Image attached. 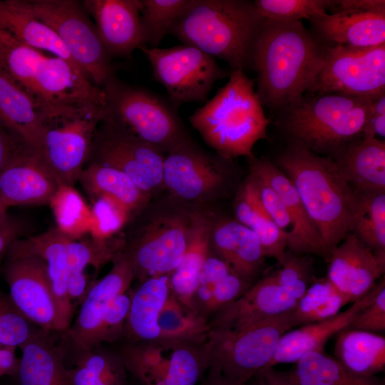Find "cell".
<instances>
[{"label":"cell","instance_id":"cell-31","mask_svg":"<svg viewBox=\"0 0 385 385\" xmlns=\"http://www.w3.org/2000/svg\"><path fill=\"white\" fill-rule=\"evenodd\" d=\"M0 27L22 43L49 52L78 68L57 34L34 14L29 1L0 0Z\"/></svg>","mask_w":385,"mask_h":385},{"label":"cell","instance_id":"cell-57","mask_svg":"<svg viewBox=\"0 0 385 385\" xmlns=\"http://www.w3.org/2000/svg\"><path fill=\"white\" fill-rule=\"evenodd\" d=\"M364 138L385 137V114L377 115L370 112L369 116L362 132Z\"/></svg>","mask_w":385,"mask_h":385},{"label":"cell","instance_id":"cell-22","mask_svg":"<svg viewBox=\"0 0 385 385\" xmlns=\"http://www.w3.org/2000/svg\"><path fill=\"white\" fill-rule=\"evenodd\" d=\"M98 36L109 56H128L144 46L138 0H86Z\"/></svg>","mask_w":385,"mask_h":385},{"label":"cell","instance_id":"cell-30","mask_svg":"<svg viewBox=\"0 0 385 385\" xmlns=\"http://www.w3.org/2000/svg\"><path fill=\"white\" fill-rule=\"evenodd\" d=\"M216 255H209L202 267L191 308L210 319L222 307L241 297L252 285Z\"/></svg>","mask_w":385,"mask_h":385},{"label":"cell","instance_id":"cell-34","mask_svg":"<svg viewBox=\"0 0 385 385\" xmlns=\"http://www.w3.org/2000/svg\"><path fill=\"white\" fill-rule=\"evenodd\" d=\"M334 357L346 369L363 376H375L385 367V338L351 328L339 332Z\"/></svg>","mask_w":385,"mask_h":385},{"label":"cell","instance_id":"cell-52","mask_svg":"<svg viewBox=\"0 0 385 385\" xmlns=\"http://www.w3.org/2000/svg\"><path fill=\"white\" fill-rule=\"evenodd\" d=\"M22 233V225L9 216L0 223V261L6 255L11 245L20 238Z\"/></svg>","mask_w":385,"mask_h":385},{"label":"cell","instance_id":"cell-9","mask_svg":"<svg viewBox=\"0 0 385 385\" xmlns=\"http://www.w3.org/2000/svg\"><path fill=\"white\" fill-rule=\"evenodd\" d=\"M293 309L240 330L210 329L205 342L209 367L246 384L270 366L280 338L293 327Z\"/></svg>","mask_w":385,"mask_h":385},{"label":"cell","instance_id":"cell-26","mask_svg":"<svg viewBox=\"0 0 385 385\" xmlns=\"http://www.w3.org/2000/svg\"><path fill=\"white\" fill-rule=\"evenodd\" d=\"M333 160L355 192H385L384 140L361 137Z\"/></svg>","mask_w":385,"mask_h":385},{"label":"cell","instance_id":"cell-14","mask_svg":"<svg viewBox=\"0 0 385 385\" xmlns=\"http://www.w3.org/2000/svg\"><path fill=\"white\" fill-rule=\"evenodd\" d=\"M190 225L180 216L162 217L150 222L124 249L134 279L140 283L149 277L170 274L185 252Z\"/></svg>","mask_w":385,"mask_h":385},{"label":"cell","instance_id":"cell-16","mask_svg":"<svg viewBox=\"0 0 385 385\" xmlns=\"http://www.w3.org/2000/svg\"><path fill=\"white\" fill-rule=\"evenodd\" d=\"M250 174L272 187L280 197L292 222L287 248L296 255L314 254L329 258L330 250L312 222L289 178L267 158H247Z\"/></svg>","mask_w":385,"mask_h":385},{"label":"cell","instance_id":"cell-44","mask_svg":"<svg viewBox=\"0 0 385 385\" xmlns=\"http://www.w3.org/2000/svg\"><path fill=\"white\" fill-rule=\"evenodd\" d=\"M253 3L265 19L302 21L327 14L329 0H255Z\"/></svg>","mask_w":385,"mask_h":385},{"label":"cell","instance_id":"cell-39","mask_svg":"<svg viewBox=\"0 0 385 385\" xmlns=\"http://www.w3.org/2000/svg\"><path fill=\"white\" fill-rule=\"evenodd\" d=\"M348 299L327 277L314 278L293 309V327L323 321L339 313Z\"/></svg>","mask_w":385,"mask_h":385},{"label":"cell","instance_id":"cell-51","mask_svg":"<svg viewBox=\"0 0 385 385\" xmlns=\"http://www.w3.org/2000/svg\"><path fill=\"white\" fill-rule=\"evenodd\" d=\"M331 14L344 11L385 13L384 0H329Z\"/></svg>","mask_w":385,"mask_h":385},{"label":"cell","instance_id":"cell-32","mask_svg":"<svg viewBox=\"0 0 385 385\" xmlns=\"http://www.w3.org/2000/svg\"><path fill=\"white\" fill-rule=\"evenodd\" d=\"M170 295L168 274L155 276L140 283L133 292L123 337L128 343L160 340L158 318Z\"/></svg>","mask_w":385,"mask_h":385},{"label":"cell","instance_id":"cell-49","mask_svg":"<svg viewBox=\"0 0 385 385\" xmlns=\"http://www.w3.org/2000/svg\"><path fill=\"white\" fill-rule=\"evenodd\" d=\"M255 183L262 205L274 222L289 237L292 231L291 219L277 192L258 177L250 175Z\"/></svg>","mask_w":385,"mask_h":385},{"label":"cell","instance_id":"cell-19","mask_svg":"<svg viewBox=\"0 0 385 385\" xmlns=\"http://www.w3.org/2000/svg\"><path fill=\"white\" fill-rule=\"evenodd\" d=\"M113 262L109 272L89 286L73 324L66 331L81 350L96 347V339L108 306L128 291L134 279L131 263L124 252Z\"/></svg>","mask_w":385,"mask_h":385},{"label":"cell","instance_id":"cell-1","mask_svg":"<svg viewBox=\"0 0 385 385\" xmlns=\"http://www.w3.org/2000/svg\"><path fill=\"white\" fill-rule=\"evenodd\" d=\"M326 51L302 21L265 19L250 63L262 106L277 112L307 93L323 67Z\"/></svg>","mask_w":385,"mask_h":385},{"label":"cell","instance_id":"cell-36","mask_svg":"<svg viewBox=\"0 0 385 385\" xmlns=\"http://www.w3.org/2000/svg\"><path fill=\"white\" fill-rule=\"evenodd\" d=\"M296 363L294 370L288 374L298 385H385L376 376L351 371L325 351H309Z\"/></svg>","mask_w":385,"mask_h":385},{"label":"cell","instance_id":"cell-55","mask_svg":"<svg viewBox=\"0 0 385 385\" xmlns=\"http://www.w3.org/2000/svg\"><path fill=\"white\" fill-rule=\"evenodd\" d=\"M88 279L84 271L72 273L67 280V294L71 303L83 302L88 289Z\"/></svg>","mask_w":385,"mask_h":385},{"label":"cell","instance_id":"cell-58","mask_svg":"<svg viewBox=\"0 0 385 385\" xmlns=\"http://www.w3.org/2000/svg\"><path fill=\"white\" fill-rule=\"evenodd\" d=\"M200 385H247L237 381L232 380L224 376L217 369L209 367L206 376L201 379Z\"/></svg>","mask_w":385,"mask_h":385},{"label":"cell","instance_id":"cell-3","mask_svg":"<svg viewBox=\"0 0 385 385\" xmlns=\"http://www.w3.org/2000/svg\"><path fill=\"white\" fill-rule=\"evenodd\" d=\"M265 20L251 1L192 0L168 34L244 71Z\"/></svg>","mask_w":385,"mask_h":385},{"label":"cell","instance_id":"cell-21","mask_svg":"<svg viewBox=\"0 0 385 385\" xmlns=\"http://www.w3.org/2000/svg\"><path fill=\"white\" fill-rule=\"evenodd\" d=\"M70 237L56 227L24 239L16 240L5 256L38 255L46 262L51 290L56 302L58 332L67 331L71 326L73 304L67 294L70 272L67 264V242Z\"/></svg>","mask_w":385,"mask_h":385},{"label":"cell","instance_id":"cell-28","mask_svg":"<svg viewBox=\"0 0 385 385\" xmlns=\"http://www.w3.org/2000/svg\"><path fill=\"white\" fill-rule=\"evenodd\" d=\"M210 239L216 255L234 273L252 283L265 258L254 232L237 220H225L212 230Z\"/></svg>","mask_w":385,"mask_h":385},{"label":"cell","instance_id":"cell-46","mask_svg":"<svg viewBox=\"0 0 385 385\" xmlns=\"http://www.w3.org/2000/svg\"><path fill=\"white\" fill-rule=\"evenodd\" d=\"M91 210L93 222L89 235L99 241L111 240L130 216L122 205L106 196L94 198Z\"/></svg>","mask_w":385,"mask_h":385},{"label":"cell","instance_id":"cell-8","mask_svg":"<svg viewBox=\"0 0 385 385\" xmlns=\"http://www.w3.org/2000/svg\"><path fill=\"white\" fill-rule=\"evenodd\" d=\"M102 88L106 98L103 120L123 127L161 152H170L188 140L177 108L169 101L115 76Z\"/></svg>","mask_w":385,"mask_h":385},{"label":"cell","instance_id":"cell-25","mask_svg":"<svg viewBox=\"0 0 385 385\" xmlns=\"http://www.w3.org/2000/svg\"><path fill=\"white\" fill-rule=\"evenodd\" d=\"M309 30L326 46L385 43V13L344 11L312 18Z\"/></svg>","mask_w":385,"mask_h":385},{"label":"cell","instance_id":"cell-10","mask_svg":"<svg viewBox=\"0 0 385 385\" xmlns=\"http://www.w3.org/2000/svg\"><path fill=\"white\" fill-rule=\"evenodd\" d=\"M29 1L36 16L57 34L76 65L94 85L102 88L115 76L111 57L83 1Z\"/></svg>","mask_w":385,"mask_h":385},{"label":"cell","instance_id":"cell-5","mask_svg":"<svg viewBox=\"0 0 385 385\" xmlns=\"http://www.w3.org/2000/svg\"><path fill=\"white\" fill-rule=\"evenodd\" d=\"M372 100L307 93L278 111L275 123L289 141L333 159L362 136Z\"/></svg>","mask_w":385,"mask_h":385},{"label":"cell","instance_id":"cell-59","mask_svg":"<svg viewBox=\"0 0 385 385\" xmlns=\"http://www.w3.org/2000/svg\"><path fill=\"white\" fill-rule=\"evenodd\" d=\"M8 206L0 198V223H1L8 216Z\"/></svg>","mask_w":385,"mask_h":385},{"label":"cell","instance_id":"cell-11","mask_svg":"<svg viewBox=\"0 0 385 385\" xmlns=\"http://www.w3.org/2000/svg\"><path fill=\"white\" fill-rule=\"evenodd\" d=\"M154 78L166 90L169 101L178 108L185 103H203L215 83L229 76L215 58L187 44L160 48L141 46Z\"/></svg>","mask_w":385,"mask_h":385},{"label":"cell","instance_id":"cell-4","mask_svg":"<svg viewBox=\"0 0 385 385\" xmlns=\"http://www.w3.org/2000/svg\"><path fill=\"white\" fill-rule=\"evenodd\" d=\"M203 140L227 160L252 155L260 140L267 139L271 120L242 70H231L227 83L189 117Z\"/></svg>","mask_w":385,"mask_h":385},{"label":"cell","instance_id":"cell-54","mask_svg":"<svg viewBox=\"0 0 385 385\" xmlns=\"http://www.w3.org/2000/svg\"><path fill=\"white\" fill-rule=\"evenodd\" d=\"M22 144L0 120V173Z\"/></svg>","mask_w":385,"mask_h":385},{"label":"cell","instance_id":"cell-20","mask_svg":"<svg viewBox=\"0 0 385 385\" xmlns=\"http://www.w3.org/2000/svg\"><path fill=\"white\" fill-rule=\"evenodd\" d=\"M58 186L38 155L24 144L0 173V198L8 207L49 204Z\"/></svg>","mask_w":385,"mask_h":385},{"label":"cell","instance_id":"cell-50","mask_svg":"<svg viewBox=\"0 0 385 385\" xmlns=\"http://www.w3.org/2000/svg\"><path fill=\"white\" fill-rule=\"evenodd\" d=\"M349 328L372 333L385 330V285L379 290L371 304L354 318Z\"/></svg>","mask_w":385,"mask_h":385},{"label":"cell","instance_id":"cell-47","mask_svg":"<svg viewBox=\"0 0 385 385\" xmlns=\"http://www.w3.org/2000/svg\"><path fill=\"white\" fill-rule=\"evenodd\" d=\"M31 323L0 289V345L21 346L36 329Z\"/></svg>","mask_w":385,"mask_h":385},{"label":"cell","instance_id":"cell-15","mask_svg":"<svg viewBox=\"0 0 385 385\" xmlns=\"http://www.w3.org/2000/svg\"><path fill=\"white\" fill-rule=\"evenodd\" d=\"M5 257L3 276L14 305L38 327L58 332L57 307L45 261L38 255Z\"/></svg>","mask_w":385,"mask_h":385},{"label":"cell","instance_id":"cell-37","mask_svg":"<svg viewBox=\"0 0 385 385\" xmlns=\"http://www.w3.org/2000/svg\"><path fill=\"white\" fill-rule=\"evenodd\" d=\"M83 351L76 366L66 370L70 385H128L120 354L99 346Z\"/></svg>","mask_w":385,"mask_h":385},{"label":"cell","instance_id":"cell-40","mask_svg":"<svg viewBox=\"0 0 385 385\" xmlns=\"http://www.w3.org/2000/svg\"><path fill=\"white\" fill-rule=\"evenodd\" d=\"M160 340L175 339L205 343L210 331L209 320L170 294L158 318Z\"/></svg>","mask_w":385,"mask_h":385},{"label":"cell","instance_id":"cell-6","mask_svg":"<svg viewBox=\"0 0 385 385\" xmlns=\"http://www.w3.org/2000/svg\"><path fill=\"white\" fill-rule=\"evenodd\" d=\"M0 66L41 108L92 101L98 88L76 67L31 48L0 27Z\"/></svg>","mask_w":385,"mask_h":385},{"label":"cell","instance_id":"cell-29","mask_svg":"<svg viewBox=\"0 0 385 385\" xmlns=\"http://www.w3.org/2000/svg\"><path fill=\"white\" fill-rule=\"evenodd\" d=\"M42 108L0 66V120L24 145L35 150L43 130Z\"/></svg>","mask_w":385,"mask_h":385},{"label":"cell","instance_id":"cell-2","mask_svg":"<svg viewBox=\"0 0 385 385\" xmlns=\"http://www.w3.org/2000/svg\"><path fill=\"white\" fill-rule=\"evenodd\" d=\"M289 178L324 243L331 250L351 232L356 194L334 160L289 141L274 163Z\"/></svg>","mask_w":385,"mask_h":385},{"label":"cell","instance_id":"cell-38","mask_svg":"<svg viewBox=\"0 0 385 385\" xmlns=\"http://www.w3.org/2000/svg\"><path fill=\"white\" fill-rule=\"evenodd\" d=\"M351 232L376 255L385 257V192H356Z\"/></svg>","mask_w":385,"mask_h":385},{"label":"cell","instance_id":"cell-43","mask_svg":"<svg viewBox=\"0 0 385 385\" xmlns=\"http://www.w3.org/2000/svg\"><path fill=\"white\" fill-rule=\"evenodd\" d=\"M192 0H138L144 46L157 48Z\"/></svg>","mask_w":385,"mask_h":385},{"label":"cell","instance_id":"cell-17","mask_svg":"<svg viewBox=\"0 0 385 385\" xmlns=\"http://www.w3.org/2000/svg\"><path fill=\"white\" fill-rule=\"evenodd\" d=\"M297 303V300L277 283L272 272L216 312L209 319V324L215 330H240L291 311Z\"/></svg>","mask_w":385,"mask_h":385},{"label":"cell","instance_id":"cell-7","mask_svg":"<svg viewBox=\"0 0 385 385\" xmlns=\"http://www.w3.org/2000/svg\"><path fill=\"white\" fill-rule=\"evenodd\" d=\"M104 106L88 102L42 108L43 130L34 151L59 185L73 186L79 180L89 161Z\"/></svg>","mask_w":385,"mask_h":385},{"label":"cell","instance_id":"cell-12","mask_svg":"<svg viewBox=\"0 0 385 385\" xmlns=\"http://www.w3.org/2000/svg\"><path fill=\"white\" fill-rule=\"evenodd\" d=\"M307 93L366 99L385 93V43L364 48L327 46L323 67Z\"/></svg>","mask_w":385,"mask_h":385},{"label":"cell","instance_id":"cell-45","mask_svg":"<svg viewBox=\"0 0 385 385\" xmlns=\"http://www.w3.org/2000/svg\"><path fill=\"white\" fill-rule=\"evenodd\" d=\"M279 268L272 272L277 283L297 301L314 277L312 261L287 250Z\"/></svg>","mask_w":385,"mask_h":385},{"label":"cell","instance_id":"cell-53","mask_svg":"<svg viewBox=\"0 0 385 385\" xmlns=\"http://www.w3.org/2000/svg\"><path fill=\"white\" fill-rule=\"evenodd\" d=\"M247 385H298L289 376L288 373L277 371L273 367H267L255 376L247 383Z\"/></svg>","mask_w":385,"mask_h":385},{"label":"cell","instance_id":"cell-42","mask_svg":"<svg viewBox=\"0 0 385 385\" xmlns=\"http://www.w3.org/2000/svg\"><path fill=\"white\" fill-rule=\"evenodd\" d=\"M170 356L164 385H195L209 368L205 343L170 339Z\"/></svg>","mask_w":385,"mask_h":385},{"label":"cell","instance_id":"cell-41","mask_svg":"<svg viewBox=\"0 0 385 385\" xmlns=\"http://www.w3.org/2000/svg\"><path fill=\"white\" fill-rule=\"evenodd\" d=\"M48 205L59 231L73 239L89 235L93 222L91 207L73 186L59 185Z\"/></svg>","mask_w":385,"mask_h":385},{"label":"cell","instance_id":"cell-27","mask_svg":"<svg viewBox=\"0 0 385 385\" xmlns=\"http://www.w3.org/2000/svg\"><path fill=\"white\" fill-rule=\"evenodd\" d=\"M51 331L38 327L20 349L18 385H70L63 363L64 354Z\"/></svg>","mask_w":385,"mask_h":385},{"label":"cell","instance_id":"cell-35","mask_svg":"<svg viewBox=\"0 0 385 385\" xmlns=\"http://www.w3.org/2000/svg\"><path fill=\"white\" fill-rule=\"evenodd\" d=\"M93 198L110 197L122 205L130 215L145 202V194L126 174L114 168L89 162L78 180Z\"/></svg>","mask_w":385,"mask_h":385},{"label":"cell","instance_id":"cell-48","mask_svg":"<svg viewBox=\"0 0 385 385\" xmlns=\"http://www.w3.org/2000/svg\"><path fill=\"white\" fill-rule=\"evenodd\" d=\"M133 292L128 289L116 297L108 306L96 339V347L103 342H113L123 337Z\"/></svg>","mask_w":385,"mask_h":385},{"label":"cell","instance_id":"cell-24","mask_svg":"<svg viewBox=\"0 0 385 385\" xmlns=\"http://www.w3.org/2000/svg\"><path fill=\"white\" fill-rule=\"evenodd\" d=\"M385 285L384 279L363 297L342 312L329 319L308 324L285 332L280 338L268 367L280 363L297 362L309 351H325L327 340L334 334L349 327L354 318L374 300Z\"/></svg>","mask_w":385,"mask_h":385},{"label":"cell","instance_id":"cell-18","mask_svg":"<svg viewBox=\"0 0 385 385\" xmlns=\"http://www.w3.org/2000/svg\"><path fill=\"white\" fill-rule=\"evenodd\" d=\"M327 262V278L352 303L376 285L385 270V260L351 232L330 250Z\"/></svg>","mask_w":385,"mask_h":385},{"label":"cell","instance_id":"cell-13","mask_svg":"<svg viewBox=\"0 0 385 385\" xmlns=\"http://www.w3.org/2000/svg\"><path fill=\"white\" fill-rule=\"evenodd\" d=\"M162 152L123 127L106 120L98 125L89 162H96L126 174L145 193L163 183Z\"/></svg>","mask_w":385,"mask_h":385},{"label":"cell","instance_id":"cell-23","mask_svg":"<svg viewBox=\"0 0 385 385\" xmlns=\"http://www.w3.org/2000/svg\"><path fill=\"white\" fill-rule=\"evenodd\" d=\"M223 178L218 163L188 140L164 158L163 183L177 196L195 200L214 190Z\"/></svg>","mask_w":385,"mask_h":385},{"label":"cell","instance_id":"cell-33","mask_svg":"<svg viewBox=\"0 0 385 385\" xmlns=\"http://www.w3.org/2000/svg\"><path fill=\"white\" fill-rule=\"evenodd\" d=\"M211 231L206 217L197 215L192 218L185 252L177 267L168 274L170 294L190 308L202 267L210 254Z\"/></svg>","mask_w":385,"mask_h":385},{"label":"cell","instance_id":"cell-56","mask_svg":"<svg viewBox=\"0 0 385 385\" xmlns=\"http://www.w3.org/2000/svg\"><path fill=\"white\" fill-rule=\"evenodd\" d=\"M15 348L0 345V376L15 374L19 366L14 352Z\"/></svg>","mask_w":385,"mask_h":385}]
</instances>
